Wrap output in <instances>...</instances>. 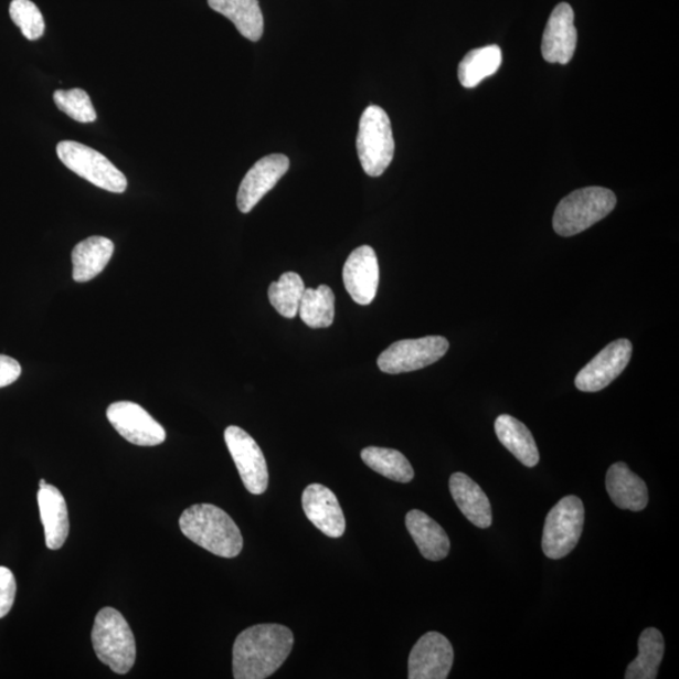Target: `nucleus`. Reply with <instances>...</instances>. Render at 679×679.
<instances>
[{
	"mask_svg": "<svg viewBox=\"0 0 679 679\" xmlns=\"http://www.w3.org/2000/svg\"><path fill=\"white\" fill-rule=\"evenodd\" d=\"M455 659L450 641L437 632H429L416 641L407 662L411 679H446Z\"/></svg>",
	"mask_w": 679,
	"mask_h": 679,
	"instance_id": "nucleus-12",
	"label": "nucleus"
},
{
	"mask_svg": "<svg viewBox=\"0 0 679 679\" xmlns=\"http://www.w3.org/2000/svg\"><path fill=\"white\" fill-rule=\"evenodd\" d=\"M449 490L458 509L466 519L479 529H488L492 524V507L482 488L465 474H453L449 479Z\"/></svg>",
	"mask_w": 679,
	"mask_h": 679,
	"instance_id": "nucleus-17",
	"label": "nucleus"
},
{
	"mask_svg": "<svg viewBox=\"0 0 679 679\" xmlns=\"http://www.w3.org/2000/svg\"><path fill=\"white\" fill-rule=\"evenodd\" d=\"M501 63L502 51L496 44L470 51L459 63V83L466 88H474L487 77L495 75Z\"/></svg>",
	"mask_w": 679,
	"mask_h": 679,
	"instance_id": "nucleus-25",
	"label": "nucleus"
},
{
	"mask_svg": "<svg viewBox=\"0 0 679 679\" xmlns=\"http://www.w3.org/2000/svg\"><path fill=\"white\" fill-rule=\"evenodd\" d=\"M303 509L307 519L326 537L338 539L346 532V516H343L338 497L330 488L320 484L306 487L303 495Z\"/></svg>",
	"mask_w": 679,
	"mask_h": 679,
	"instance_id": "nucleus-16",
	"label": "nucleus"
},
{
	"mask_svg": "<svg viewBox=\"0 0 679 679\" xmlns=\"http://www.w3.org/2000/svg\"><path fill=\"white\" fill-rule=\"evenodd\" d=\"M361 459L375 473L401 484H410L414 478L411 461L400 450L382 447H368L361 450Z\"/></svg>",
	"mask_w": 679,
	"mask_h": 679,
	"instance_id": "nucleus-26",
	"label": "nucleus"
},
{
	"mask_svg": "<svg viewBox=\"0 0 679 679\" xmlns=\"http://www.w3.org/2000/svg\"><path fill=\"white\" fill-rule=\"evenodd\" d=\"M405 524L423 558L431 561L446 559L450 550V541L439 523L427 513L412 510L406 513Z\"/></svg>",
	"mask_w": 679,
	"mask_h": 679,
	"instance_id": "nucleus-20",
	"label": "nucleus"
},
{
	"mask_svg": "<svg viewBox=\"0 0 679 679\" xmlns=\"http://www.w3.org/2000/svg\"><path fill=\"white\" fill-rule=\"evenodd\" d=\"M107 420L123 438L135 446H159L167 432L142 406L132 402H117L107 407Z\"/></svg>",
	"mask_w": 679,
	"mask_h": 679,
	"instance_id": "nucleus-10",
	"label": "nucleus"
},
{
	"mask_svg": "<svg viewBox=\"0 0 679 679\" xmlns=\"http://www.w3.org/2000/svg\"><path fill=\"white\" fill-rule=\"evenodd\" d=\"M115 246L105 237H89L79 242L72 251V277L76 283L84 284L97 277L110 262Z\"/></svg>",
	"mask_w": 679,
	"mask_h": 679,
	"instance_id": "nucleus-21",
	"label": "nucleus"
},
{
	"mask_svg": "<svg viewBox=\"0 0 679 679\" xmlns=\"http://www.w3.org/2000/svg\"><path fill=\"white\" fill-rule=\"evenodd\" d=\"M38 498L44 528L45 545L50 550H59L66 542L70 532L65 497H63L59 488L47 485L40 488Z\"/></svg>",
	"mask_w": 679,
	"mask_h": 679,
	"instance_id": "nucleus-19",
	"label": "nucleus"
},
{
	"mask_svg": "<svg viewBox=\"0 0 679 679\" xmlns=\"http://www.w3.org/2000/svg\"><path fill=\"white\" fill-rule=\"evenodd\" d=\"M358 156L369 177L383 176L394 158L391 119L382 107L371 105L362 114L357 139Z\"/></svg>",
	"mask_w": 679,
	"mask_h": 679,
	"instance_id": "nucleus-5",
	"label": "nucleus"
},
{
	"mask_svg": "<svg viewBox=\"0 0 679 679\" xmlns=\"http://www.w3.org/2000/svg\"><path fill=\"white\" fill-rule=\"evenodd\" d=\"M638 657L628 666L627 679H656L665 656V639L656 628L643 630L638 640Z\"/></svg>",
	"mask_w": 679,
	"mask_h": 679,
	"instance_id": "nucleus-24",
	"label": "nucleus"
},
{
	"mask_svg": "<svg viewBox=\"0 0 679 679\" xmlns=\"http://www.w3.org/2000/svg\"><path fill=\"white\" fill-rule=\"evenodd\" d=\"M17 583L11 570L0 566V619L11 612L15 601Z\"/></svg>",
	"mask_w": 679,
	"mask_h": 679,
	"instance_id": "nucleus-31",
	"label": "nucleus"
},
{
	"mask_svg": "<svg viewBox=\"0 0 679 679\" xmlns=\"http://www.w3.org/2000/svg\"><path fill=\"white\" fill-rule=\"evenodd\" d=\"M606 491L622 510L639 512L648 505L647 485L624 461L614 464L606 474Z\"/></svg>",
	"mask_w": 679,
	"mask_h": 679,
	"instance_id": "nucleus-18",
	"label": "nucleus"
},
{
	"mask_svg": "<svg viewBox=\"0 0 679 679\" xmlns=\"http://www.w3.org/2000/svg\"><path fill=\"white\" fill-rule=\"evenodd\" d=\"M9 14L26 40L35 41L42 38L45 30L43 15L31 0H13Z\"/></svg>",
	"mask_w": 679,
	"mask_h": 679,
	"instance_id": "nucleus-30",
	"label": "nucleus"
},
{
	"mask_svg": "<svg viewBox=\"0 0 679 679\" xmlns=\"http://www.w3.org/2000/svg\"><path fill=\"white\" fill-rule=\"evenodd\" d=\"M575 14L567 3L559 4L552 11L542 35L541 52L550 63L566 65L572 61L577 43Z\"/></svg>",
	"mask_w": 679,
	"mask_h": 679,
	"instance_id": "nucleus-14",
	"label": "nucleus"
},
{
	"mask_svg": "<svg viewBox=\"0 0 679 679\" xmlns=\"http://www.w3.org/2000/svg\"><path fill=\"white\" fill-rule=\"evenodd\" d=\"M495 431L502 446L523 466L535 467L539 464L540 453L537 442L527 425L509 414H502L496 420Z\"/></svg>",
	"mask_w": 679,
	"mask_h": 679,
	"instance_id": "nucleus-22",
	"label": "nucleus"
},
{
	"mask_svg": "<svg viewBox=\"0 0 679 679\" xmlns=\"http://www.w3.org/2000/svg\"><path fill=\"white\" fill-rule=\"evenodd\" d=\"M184 537L198 547L221 558L238 556L243 549L242 533L231 516L211 503L189 507L179 519Z\"/></svg>",
	"mask_w": 679,
	"mask_h": 679,
	"instance_id": "nucleus-2",
	"label": "nucleus"
},
{
	"mask_svg": "<svg viewBox=\"0 0 679 679\" xmlns=\"http://www.w3.org/2000/svg\"><path fill=\"white\" fill-rule=\"evenodd\" d=\"M449 342L443 337L401 340L378 358V367L386 374L411 373L427 368L447 354Z\"/></svg>",
	"mask_w": 679,
	"mask_h": 679,
	"instance_id": "nucleus-8",
	"label": "nucleus"
},
{
	"mask_svg": "<svg viewBox=\"0 0 679 679\" xmlns=\"http://www.w3.org/2000/svg\"><path fill=\"white\" fill-rule=\"evenodd\" d=\"M45 486H47V482H45V481H44V479H41V481H40V488H43V487H45Z\"/></svg>",
	"mask_w": 679,
	"mask_h": 679,
	"instance_id": "nucleus-33",
	"label": "nucleus"
},
{
	"mask_svg": "<svg viewBox=\"0 0 679 679\" xmlns=\"http://www.w3.org/2000/svg\"><path fill=\"white\" fill-rule=\"evenodd\" d=\"M633 354L632 342L627 339L613 341L604 348L575 379L581 392L596 393L611 385L629 364Z\"/></svg>",
	"mask_w": 679,
	"mask_h": 679,
	"instance_id": "nucleus-11",
	"label": "nucleus"
},
{
	"mask_svg": "<svg viewBox=\"0 0 679 679\" xmlns=\"http://www.w3.org/2000/svg\"><path fill=\"white\" fill-rule=\"evenodd\" d=\"M224 439L247 491L252 495L265 494L268 487V468L257 442L235 425L225 429Z\"/></svg>",
	"mask_w": 679,
	"mask_h": 679,
	"instance_id": "nucleus-9",
	"label": "nucleus"
},
{
	"mask_svg": "<svg viewBox=\"0 0 679 679\" xmlns=\"http://www.w3.org/2000/svg\"><path fill=\"white\" fill-rule=\"evenodd\" d=\"M343 285L359 305L374 301L379 286L376 253L370 246H361L351 253L342 270Z\"/></svg>",
	"mask_w": 679,
	"mask_h": 679,
	"instance_id": "nucleus-15",
	"label": "nucleus"
},
{
	"mask_svg": "<svg viewBox=\"0 0 679 679\" xmlns=\"http://www.w3.org/2000/svg\"><path fill=\"white\" fill-rule=\"evenodd\" d=\"M53 99L62 113L77 123L89 124L97 119L93 102L84 89H59L53 94Z\"/></svg>",
	"mask_w": 679,
	"mask_h": 679,
	"instance_id": "nucleus-29",
	"label": "nucleus"
},
{
	"mask_svg": "<svg viewBox=\"0 0 679 679\" xmlns=\"http://www.w3.org/2000/svg\"><path fill=\"white\" fill-rule=\"evenodd\" d=\"M294 641L293 632L280 624H258L243 630L233 646V677H270L291 654Z\"/></svg>",
	"mask_w": 679,
	"mask_h": 679,
	"instance_id": "nucleus-1",
	"label": "nucleus"
},
{
	"mask_svg": "<svg viewBox=\"0 0 679 679\" xmlns=\"http://www.w3.org/2000/svg\"><path fill=\"white\" fill-rule=\"evenodd\" d=\"M213 11L229 18L235 29L252 42H257L264 34V15L258 0H208Z\"/></svg>",
	"mask_w": 679,
	"mask_h": 679,
	"instance_id": "nucleus-23",
	"label": "nucleus"
},
{
	"mask_svg": "<svg viewBox=\"0 0 679 679\" xmlns=\"http://www.w3.org/2000/svg\"><path fill=\"white\" fill-rule=\"evenodd\" d=\"M21 374L22 368L20 362L13 358L0 356V388L15 383Z\"/></svg>",
	"mask_w": 679,
	"mask_h": 679,
	"instance_id": "nucleus-32",
	"label": "nucleus"
},
{
	"mask_svg": "<svg viewBox=\"0 0 679 679\" xmlns=\"http://www.w3.org/2000/svg\"><path fill=\"white\" fill-rule=\"evenodd\" d=\"M57 156L63 165L91 184L121 194L128 189V179L110 160L98 151L76 141H61Z\"/></svg>",
	"mask_w": 679,
	"mask_h": 679,
	"instance_id": "nucleus-7",
	"label": "nucleus"
},
{
	"mask_svg": "<svg viewBox=\"0 0 679 679\" xmlns=\"http://www.w3.org/2000/svg\"><path fill=\"white\" fill-rule=\"evenodd\" d=\"M617 205V197L612 190L588 187L575 190L561 201L556 208L552 225L559 235L572 237L605 219Z\"/></svg>",
	"mask_w": 679,
	"mask_h": 679,
	"instance_id": "nucleus-3",
	"label": "nucleus"
},
{
	"mask_svg": "<svg viewBox=\"0 0 679 679\" xmlns=\"http://www.w3.org/2000/svg\"><path fill=\"white\" fill-rule=\"evenodd\" d=\"M288 169L289 159L284 153H272L258 160L242 180L237 195L238 210L250 213Z\"/></svg>",
	"mask_w": 679,
	"mask_h": 679,
	"instance_id": "nucleus-13",
	"label": "nucleus"
},
{
	"mask_svg": "<svg viewBox=\"0 0 679 679\" xmlns=\"http://www.w3.org/2000/svg\"><path fill=\"white\" fill-rule=\"evenodd\" d=\"M585 521L584 503L576 496L560 500L547 516L542 532V551L550 559L567 556L582 538Z\"/></svg>",
	"mask_w": 679,
	"mask_h": 679,
	"instance_id": "nucleus-6",
	"label": "nucleus"
},
{
	"mask_svg": "<svg viewBox=\"0 0 679 679\" xmlns=\"http://www.w3.org/2000/svg\"><path fill=\"white\" fill-rule=\"evenodd\" d=\"M301 320L311 329L330 328L335 317V295L329 286L306 288L301 298Z\"/></svg>",
	"mask_w": 679,
	"mask_h": 679,
	"instance_id": "nucleus-27",
	"label": "nucleus"
},
{
	"mask_svg": "<svg viewBox=\"0 0 679 679\" xmlns=\"http://www.w3.org/2000/svg\"><path fill=\"white\" fill-rule=\"evenodd\" d=\"M93 646L102 662L117 675L130 671L136 659L134 633L120 612L104 608L96 615Z\"/></svg>",
	"mask_w": 679,
	"mask_h": 679,
	"instance_id": "nucleus-4",
	"label": "nucleus"
},
{
	"mask_svg": "<svg viewBox=\"0 0 679 679\" xmlns=\"http://www.w3.org/2000/svg\"><path fill=\"white\" fill-rule=\"evenodd\" d=\"M305 284L300 275L296 272H286L277 283L270 284L268 298L272 306L286 319H294L300 307L301 298L305 293Z\"/></svg>",
	"mask_w": 679,
	"mask_h": 679,
	"instance_id": "nucleus-28",
	"label": "nucleus"
}]
</instances>
